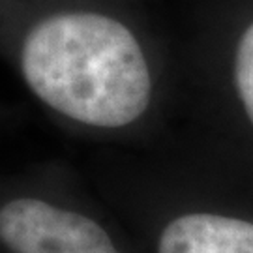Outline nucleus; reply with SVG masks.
I'll return each instance as SVG.
<instances>
[{
	"instance_id": "1",
	"label": "nucleus",
	"mask_w": 253,
	"mask_h": 253,
	"mask_svg": "<svg viewBox=\"0 0 253 253\" xmlns=\"http://www.w3.org/2000/svg\"><path fill=\"white\" fill-rule=\"evenodd\" d=\"M13 60L28 92L77 127H129L152 100L145 49L105 6L66 2L34 13L19 30Z\"/></svg>"
},
{
	"instance_id": "4",
	"label": "nucleus",
	"mask_w": 253,
	"mask_h": 253,
	"mask_svg": "<svg viewBox=\"0 0 253 253\" xmlns=\"http://www.w3.org/2000/svg\"><path fill=\"white\" fill-rule=\"evenodd\" d=\"M235 83L246 115L253 124V23L244 30L236 45Z\"/></svg>"
},
{
	"instance_id": "3",
	"label": "nucleus",
	"mask_w": 253,
	"mask_h": 253,
	"mask_svg": "<svg viewBox=\"0 0 253 253\" xmlns=\"http://www.w3.org/2000/svg\"><path fill=\"white\" fill-rule=\"evenodd\" d=\"M158 253H253V223L210 212L182 214L162 231Z\"/></svg>"
},
{
	"instance_id": "2",
	"label": "nucleus",
	"mask_w": 253,
	"mask_h": 253,
	"mask_svg": "<svg viewBox=\"0 0 253 253\" xmlns=\"http://www.w3.org/2000/svg\"><path fill=\"white\" fill-rule=\"evenodd\" d=\"M0 246L9 253H122L98 217L28 191L0 199Z\"/></svg>"
}]
</instances>
